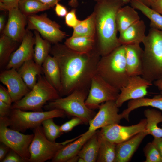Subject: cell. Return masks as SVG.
<instances>
[{
  "instance_id": "42",
  "label": "cell",
  "mask_w": 162,
  "mask_h": 162,
  "mask_svg": "<svg viewBox=\"0 0 162 162\" xmlns=\"http://www.w3.org/2000/svg\"><path fill=\"white\" fill-rule=\"evenodd\" d=\"M11 106L0 100V117H8L12 110Z\"/></svg>"
},
{
  "instance_id": "15",
  "label": "cell",
  "mask_w": 162,
  "mask_h": 162,
  "mask_svg": "<svg viewBox=\"0 0 162 162\" xmlns=\"http://www.w3.org/2000/svg\"><path fill=\"white\" fill-rule=\"evenodd\" d=\"M34 35L30 30L27 29L19 46L11 54L6 69L17 70L24 62L34 59Z\"/></svg>"
},
{
  "instance_id": "37",
  "label": "cell",
  "mask_w": 162,
  "mask_h": 162,
  "mask_svg": "<svg viewBox=\"0 0 162 162\" xmlns=\"http://www.w3.org/2000/svg\"><path fill=\"white\" fill-rule=\"evenodd\" d=\"M83 123V122L81 118L75 117L60 126V129L63 133L68 132L71 130L75 126Z\"/></svg>"
},
{
  "instance_id": "35",
  "label": "cell",
  "mask_w": 162,
  "mask_h": 162,
  "mask_svg": "<svg viewBox=\"0 0 162 162\" xmlns=\"http://www.w3.org/2000/svg\"><path fill=\"white\" fill-rule=\"evenodd\" d=\"M53 118L45 119L41 124L46 138L50 141L55 142L56 140L63 134L60 129V126L56 124Z\"/></svg>"
},
{
  "instance_id": "22",
  "label": "cell",
  "mask_w": 162,
  "mask_h": 162,
  "mask_svg": "<svg viewBox=\"0 0 162 162\" xmlns=\"http://www.w3.org/2000/svg\"><path fill=\"white\" fill-rule=\"evenodd\" d=\"M146 26L142 20L138 21L121 32L118 38L121 45L142 43L146 35Z\"/></svg>"
},
{
  "instance_id": "18",
  "label": "cell",
  "mask_w": 162,
  "mask_h": 162,
  "mask_svg": "<svg viewBox=\"0 0 162 162\" xmlns=\"http://www.w3.org/2000/svg\"><path fill=\"white\" fill-rule=\"evenodd\" d=\"M140 44L125 45L126 68L130 76H142V74L143 50Z\"/></svg>"
},
{
  "instance_id": "2",
  "label": "cell",
  "mask_w": 162,
  "mask_h": 162,
  "mask_svg": "<svg viewBox=\"0 0 162 162\" xmlns=\"http://www.w3.org/2000/svg\"><path fill=\"white\" fill-rule=\"evenodd\" d=\"M125 4L119 0H100L95 6L96 48L101 57L121 45L117 37L116 16Z\"/></svg>"
},
{
  "instance_id": "41",
  "label": "cell",
  "mask_w": 162,
  "mask_h": 162,
  "mask_svg": "<svg viewBox=\"0 0 162 162\" xmlns=\"http://www.w3.org/2000/svg\"><path fill=\"white\" fill-rule=\"evenodd\" d=\"M0 100L10 105L13 102L7 89L1 85H0Z\"/></svg>"
},
{
  "instance_id": "27",
  "label": "cell",
  "mask_w": 162,
  "mask_h": 162,
  "mask_svg": "<svg viewBox=\"0 0 162 162\" xmlns=\"http://www.w3.org/2000/svg\"><path fill=\"white\" fill-rule=\"evenodd\" d=\"M144 114L146 118V130L148 135L154 137H162V128L158 126L162 122L161 112L154 109H148L144 111Z\"/></svg>"
},
{
  "instance_id": "6",
  "label": "cell",
  "mask_w": 162,
  "mask_h": 162,
  "mask_svg": "<svg viewBox=\"0 0 162 162\" xmlns=\"http://www.w3.org/2000/svg\"><path fill=\"white\" fill-rule=\"evenodd\" d=\"M42 75L38 76L36 84L28 93L19 100L14 103L12 109L42 111V108L47 101L61 97L58 92Z\"/></svg>"
},
{
  "instance_id": "16",
  "label": "cell",
  "mask_w": 162,
  "mask_h": 162,
  "mask_svg": "<svg viewBox=\"0 0 162 162\" xmlns=\"http://www.w3.org/2000/svg\"><path fill=\"white\" fill-rule=\"evenodd\" d=\"M0 81L6 86L14 103L19 100L31 90L17 70L14 68L2 72L0 74Z\"/></svg>"
},
{
  "instance_id": "10",
  "label": "cell",
  "mask_w": 162,
  "mask_h": 162,
  "mask_svg": "<svg viewBox=\"0 0 162 162\" xmlns=\"http://www.w3.org/2000/svg\"><path fill=\"white\" fill-rule=\"evenodd\" d=\"M57 23L50 20L46 14H36L27 17L28 30L38 32L43 38L51 43H59L68 35L60 29Z\"/></svg>"
},
{
  "instance_id": "26",
  "label": "cell",
  "mask_w": 162,
  "mask_h": 162,
  "mask_svg": "<svg viewBox=\"0 0 162 162\" xmlns=\"http://www.w3.org/2000/svg\"><path fill=\"white\" fill-rule=\"evenodd\" d=\"M144 106H151L162 110V96H156L151 98H141L130 100L127 107L122 113L124 118L129 120L130 112L134 110Z\"/></svg>"
},
{
  "instance_id": "23",
  "label": "cell",
  "mask_w": 162,
  "mask_h": 162,
  "mask_svg": "<svg viewBox=\"0 0 162 162\" xmlns=\"http://www.w3.org/2000/svg\"><path fill=\"white\" fill-rule=\"evenodd\" d=\"M17 70L30 90L36 84L38 76L44 74L42 66L36 63L34 59L24 62Z\"/></svg>"
},
{
  "instance_id": "43",
  "label": "cell",
  "mask_w": 162,
  "mask_h": 162,
  "mask_svg": "<svg viewBox=\"0 0 162 162\" xmlns=\"http://www.w3.org/2000/svg\"><path fill=\"white\" fill-rule=\"evenodd\" d=\"M54 10L57 16L61 17H65L68 12L67 8L59 3L55 5Z\"/></svg>"
},
{
  "instance_id": "45",
  "label": "cell",
  "mask_w": 162,
  "mask_h": 162,
  "mask_svg": "<svg viewBox=\"0 0 162 162\" xmlns=\"http://www.w3.org/2000/svg\"><path fill=\"white\" fill-rule=\"evenodd\" d=\"M151 7L162 15V0H156Z\"/></svg>"
},
{
  "instance_id": "12",
  "label": "cell",
  "mask_w": 162,
  "mask_h": 162,
  "mask_svg": "<svg viewBox=\"0 0 162 162\" xmlns=\"http://www.w3.org/2000/svg\"><path fill=\"white\" fill-rule=\"evenodd\" d=\"M146 118L137 124L129 126L121 125L119 124H110L97 131L98 135L103 138L116 144L124 142L137 134L146 130Z\"/></svg>"
},
{
  "instance_id": "13",
  "label": "cell",
  "mask_w": 162,
  "mask_h": 162,
  "mask_svg": "<svg viewBox=\"0 0 162 162\" xmlns=\"http://www.w3.org/2000/svg\"><path fill=\"white\" fill-rule=\"evenodd\" d=\"M118 108L115 100L108 101L101 104L99 107L98 112L89 122L87 131H95L110 124H119L124 117L122 113H118Z\"/></svg>"
},
{
  "instance_id": "39",
  "label": "cell",
  "mask_w": 162,
  "mask_h": 162,
  "mask_svg": "<svg viewBox=\"0 0 162 162\" xmlns=\"http://www.w3.org/2000/svg\"><path fill=\"white\" fill-rule=\"evenodd\" d=\"M21 0H0V9L3 11H8L10 9L19 7Z\"/></svg>"
},
{
  "instance_id": "33",
  "label": "cell",
  "mask_w": 162,
  "mask_h": 162,
  "mask_svg": "<svg viewBox=\"0 0 162 162\" xmlns=\"http://www.w3.org/2000/svg\"><path fill=\"white\" fill-rule=\"evenodd\" d=\"M95 17L93 12L85 20H80L77 25L73 28L72 36L95 37Z\"/></svg>"
},
{
  "instance_id": "31",
  "label": "cell",
  "mask_w": 162,
  "mask_h": 162,
  "mask_svg": "<svg viewBox=\"0 0 162 162\" xmlns=\"http://www.w3.org/2000/svg\"><path fill=\"white\" fill-rule=\"evenodd\" d=\"M98 136L99 148L96 162H115L116 144L103 138L98 134Z\"/></svg>"
},
{
  "instance_id": "40",
  "label": "cell",
  "mask_w": 162,
  "mask_h": 162,
  "mask_svg": "<svg viewBox=\"0 0 162 162\" xmlns=\"http://www.w3.org/2000/svg\"><path fill=\"white\" fill-rule=\"evenodd\" d=\"M2 162H26L16 152L10 149V151Z\"/></svg>"
},
{
  "instance_id": "44",
  "label": "cell",
  "mask_w": 162,
  "mask_h": 162,
  "mask_svg": "<svg viewBox=\"0 0 162 162\" xmlns=\"http://www.w3.org/2000/svg\"><path fill=\"white\" fill-rule=\"evenodd\" d=\"M0 161H2L5 158L10 148L5 144L0 142Z\"/></svg>"
},
{
  "instance_id": "52",
  "label": "cell",
  "mask_w": 162,
  "mask_h": 162,
  "mask_svg": "<svg viewBox=\"0 0 162 162\" xmlns=\"http://www.w3.org/2000/svg\"><path fill=\"white\" fill-rule=\"evenodd\" d=\"M79 158V157L77 155L69 159L67 162H78Z\"/></svg>"
},
{
  "instance_id": "28",
  "label": "cell",
  "mask_w": 162,
  "mask_h": 162,
  "mask_svg": "<svg viewBox=\"0 0 162 162\" xmlns=\"http://www.w3.org/2000/svg\"><path fill=\"white\" fill-rule=\"evenodd\" d=\"M99 144L97 131L87 141L78 153V156L85 162L97 161Z\"/></svg>"
},
{
  "instance_id": "9",
  "label": "cell",
  "mask_w": 162,
  "mask_h": 162,
  "mask_svg": "<svg viewBox=\"0 0 162 162\" xmlns=\"http://www.w3.org/2000/svg\"><path fill=\"white\" fill-rule=\"evenodd\" d=\"M7 117H0V141L12 149L26 161L29 162L30 155L29 146L34 134H24L8 128Z\"/></svg>"
},
{
  "instance_id": "36",
  "label": "cell",
  "mask_w": 162,
  "mask_h": 162,
  "mask_svg": "<svg viewBox=\"0 0 162 162\" xmlns=\"http://www.w3.org/2000/svg\"><path fill=\"white\" fill-rule=\"evenodd\" d=\"M143 152L146 158L144 162H162V157L152 142L146 145Z\"/></svg>"
},
{
  "instance_id": "34",
  "label": "cell",
  "mask_w": 162,
  "mask_h": 162,
  "mask_svg": "<svg viewBox=\"0 0 162 162\" xmlns=\"http://www.w3.org/2000/svg\"><path fill=\"white\" fill-rule=\"evenodd\" d=\"M19 8L22 13L27 17L50 8L38 0H21L19 3Z\"/></svg>"
},
{
  "instance_id": "50",
  "label": "cell",
  "mask_w": 162,
  "mask_h": 162,
  "mask_svg": "<svg viewBox=\"0 0 162 162\" xmlns=\"http://www.w3.org/2000/svg\"><path fill=\"white\" fill-rule=\"evenodd\" d=\"M68 4L70 6L75 8L78 6V0H70L68 2Z\"/></svg>"
},
{
  "instance_id": "51",
  "label": "cell",
  "mask_w": 162,
  "mask_h": 162,
  "mask_svg": "<svg viewBox=\"0 0 162 162\" xmlns=\"http://www.w3.org/2000/svg\"><path fill=\"white\" fill-rule=\"evenodd\" d=\"M146 6L150 7L156 0H138Z\"/></svg>"
},
{
  "instance_id": "7",
  "label": "cell",
  "mask_w": 162,
  "mask_h": 162,
  "mask_svg": "<svg viewBox=\"0 0 162 162\" xmlns=\"http://www.w3.org/2000/svg\"><path fill=\"white\" fill-rule=\"evenodd\" d=\"M65 114L63 111L57 109L45 111H27L13 109L7 119L10 128L24 132L28 129H34L41 125L42 122L46 119L64 117Z\"/></svg>"
},
{
  "instance_id": "14",
  "label": "cell",
  "mask_w": 162,
  "mask_h": 162,
  "mask_svg": "<svg viewBox=\"0 0 162 162\" xmlns=\"http://www.w3.org/2000/svg\"><path fill=\"white\" fill-rule=\"evenodd\" d=\"M152 82L140 76H130L127 84L120 89L116 100L119 108L128 100L144 97L148 93V88Z\"/></svg>"
},
{
  "instance_id": "47",
  "label": "cell",
  "mask_w": 162,
  "mask_h": 162,
  "mask_svg": "<svg viewBox=\"0 0 162 162\" xmlns=\"http://www.w3.org/2000/svg\"><path fill=\"white\" fill-rule=\"evenodd\" d=\"M43 4L51 8L55 7L56 4L59 3L61 0H38Z\"/></svg>"
},
{
  "instance_id": "19",
  "label": "cell",
  "mask_w": 162,
  "mask_h": 162,
  "mask_svg": "<svg viewBox=\"0 0 162 162\" xmlns=\"http://www.w3.org/2000/svg\"><path fill=\"white\" fill-rule=\"evenodd\" d=\"M146 130L135 135L130 139L116 144L115 162H128L146 136Z\"/></svg>"
},
{
  "instance_id": "11",
  "label": "cell",
  "mask_w": 162,
  "mask_h": 162,
  "mask_svg": "<svg viewBox=\"0 0 162 162\" xmlns=\"http://www.w3.org/2000/svg\"><path fill=\"white\" fill-rule=\"evenodd\" d=\"M120 91L96 74L92 78L86 105L91 109H98L103 103L116 101Z\"/></svg>"
},
{
  "instance_id": "4",
  "label": "cell",
  "mask_w": 162,
  "mask_h": 162,
  "mask_svg": "<svg viewBox=\"0 0 162 162\" xmlns=\"http://www.w3.org/2000/svg\"><path fill=\"white\" fill-rule=\"evenodd\" d=\"M142 43V76L152 82L162 77V30L151 27Z\"/></svg>"
},
{
  "instance_id": "24",
  "label": "cell",
  "mask_w": 162,
  "mask_h": 162,
  "mask_svg": "<svg viewBox=\"0 0 162 162\" xmlns=\"http://www.w3.org/2000/svg\"><path fill=\"white\" fill-rule=\"evenodd\" d=\"M64 44L76 52L80 53H87L96 48L95 37L72 36L66 40Z\"/></svg>"
},
{
  "instance_id": "8",
  "label": "cell",
  "mask_w": 162,
  "mask_h": 162,
  "mask_svg": "<svg viewBox=\"0 0 162 162\" xmlns=\"http://www.w3.org/2000/svg\"><path fill=\"white\" fill-rule=\"evenodd\" d=\"M33 130L34 136L29 148L30 155L29 162H44L52 160L61 148L74 140L60 143L52 142L46 137L41 125Z\"/></svg>"
},
{
  "instance_id": "30",
  "label": "cell",
  "mask_w": 162,
  "mask_h": 162,
  "mask_svg": "<svg viewBox=\"0 0 162 162\" xmlns=\"http://www.w3.org/2000/svg\"><path fill=\"white\" fill-rule=\"evenodd\" d=\"M131 6L141 11L150 20V27L162 30V15L138 0H132Z\"/></svg>"
},
{
  "instance_id": "49",
  "label": "cell",
  "mask_w": 162,
  "mask_h": 162,
  "mask_svg": "<svg viewBox=\"0 0 162 162\" xmlns=\"http://www.w3.org/2000/svg\"><path fill=\"white\" fill-rule=\"evenodd\" d=\"M154 82L155 86L161 91L162 94V77Z\"/></svg>"
},
{
  "instance_id": "32",
  "label": "cell",
  "mask_w": 162,
  "mask_h": 162,
  "mask_svg": "<svg viewBox=\"0 0 162 162\" xmlns=\"http://www.w3.org/2000/svg\"><path fill=\"white\" fill-rule=\"evenodd\" d=\"M2 34L0 38V67L6 66L12 53L16 50L18 43Z\"/></svg>"
},
{
  "instance_id": "48",
  "label": "cell",
  "mask_w": 162,
  "mask_h": 162,
  "mask_svg": "<svg viewBox=\"0 0 162 162\" xmlns=\"http://www.w3.org/2000/svg\"><path fill=\"white\" fill-rule=\"evenodd\" d=\"M5 17L4 14L0 16V32L2 33L5 27Z\"/></svg>"
},
{
  "instance_id": "5",
  "label": "cell",
  "mask_w": 162,
  "mask_h": 162,
  "mask_svg": "<svg viewBox=\"0 0 162 162\" xmlns=\"http://www.w3.org/2000/svg\"><path fill=\"white\" fill-rule=\"evenodd\" d=\"M89 91L75 90L64 98L60 97L51 101L44 107L47 110H62L66 114L80 118L84 123L89 124L96 114L93 110L88 108L85 104Z\"/></svg>"
},
{
  "instance_id": "25",
  "label": "cell",
  "mask_w": 162,
  "mask_h": 162,
  "mask_svg": "<svg viewBox=\"0 0 162 162\" xmlns=\"http://www.w3.org/2000/svg\"><path fill=\"white\" fill-rule=\"evenodd\" d=\"M140 20L138 13L131 6L127 5L121 7L118 10L116 16L118 32H122Z\"/></svg>"
},
{
  "instance_id": "46",
  "label": "cell",
  "mask_w": 162,
  "mask_h": 162,
  "mask_svg": "<svg viewBox=\"0 0 162 162\" xmlns=\"http://www.w3.org/2000/svg\"><path fill=\"white\" fill-rule=\"evenodd\" d=\"M162 157V137H154L152 141Z\"/></svg>"
},
{
  "instance_id": "21",
  "label": "cell",
  "mask_w": 162,
  "mask_h": 162,
  "mask_svg": "<svg viewBox=\"0 0 162 162\" xmlns=\"http://www.w3.org/2000/svg\"><path fill=\"white\" fill-rule=\"evenodd\" d=\"M42 66L45 79L58 92L61 96L62 91L61 74L56 59L53 56L49 55Z\"/></svg>"
},
{
  "instance_id": "3",
  "label": "cell",
  "mask_w": 162,
  "mask_h": 162,
  "mask_svg": "<svg viewBox=\"0 0 162 162\" xmlns=\"http://www.w3.org/2000/svg\"><path fill=\"white\" fill-rule=\"evenodd\" d=\"M97 74L119 90L125 86L130 77L126 68L125 45H121L107 55L101 57Z\"/></svg>"
},
{
  "instance_id": "17",
  "label": "cell",
  "mask_w": 162,
  "mask_h": 162,
  "mask_svg": "<svg viewBox=\"0 0 162 162\" xmlns=\"http://www.w3.org/2000/svg\"><path fill=\"white\" fill-rule=\"evenodd\" d=\"M7 22L2 33L12 40L21 42L27 30V17L21 11L19 7L8 11Z\"/></svg>"
},
{
  "instance_id": "53",
  "label": "cell",
  "mask_w": 162,
  "mask_h": 162,
  "mask_svg": "<svg viewBox=\"0 0 162 162\" xmlns=\"http://www.w3.org/2000/svg\"><path fill=\"white\" fill-rule=\"evenodd\" d=\"M94 0L97 2L100 0ZM120 0L122 1L125 4H128V3H130L131 1H132V0Z\"/></svg>"
},
{
  "instance_id": "29",
  "label": "cell",
  "mask_w": 162,
  "mask_h": 162,
  "mask_svg": "<svg viewBox=\"0 0 162 162\" xmlns=\"http://www.w3.org/2000/svg\"><path fill=\"white\" fill-rule=\"evenodd\" d=\"M35 38L34 60L39 65H42L44 61L50 53L51 43L41 37L37 31H34Z\"/></svg>"
},
{
  "instance_id": "20",
  "label": "cell",
  "mask_w": 162,
  "mask_h": 162,
  "mask_svg": "<svg viewBox=\"0 0 162 162\" xmlns=\"http://www.w3.org/2000/svg\"><path fill=\"white\" fill-rule=\"evenodd\" d=\"M96 131H87L79 136L77 139L61 148L52 159L53 162H67L71 158L77 155L84 144Z\"/></svg>"
},
{
  "instance_id": "38",
  "label": "cell",
  "mask_w": 162,
  "mask_h": 162,
  "mask_svg": "<svg viewBox=\"0 0 162 162\" xmlns=\"http://www.w3.org/2000/svg\"><path fill=\"white\" fill-rule=\"evenodd\" d=\"M76 11V9L74 8L68 12L65 17L66 24L68 27L73 28L77 25L80 20L77 17Z\"/></svg>"
},
{
  "instance_id": "1",
  "label": "cell",
  "mask_w": 162,
  "mask_h": 162,
  "mask_svg": "<svg viewBox=\"0 0 162 162\" xmlns=\"http://www.w3.org/2000/svg\"><path fill=\"white\" fill-rule=\"evenodd\" d=\"M50 53L56 59L60 69L62 87L61 96H67L76 90L89 91L101 57L96 48L88 53H80L64 44L58 43L52 47Z\"/></svg>"
}]
</instances>
